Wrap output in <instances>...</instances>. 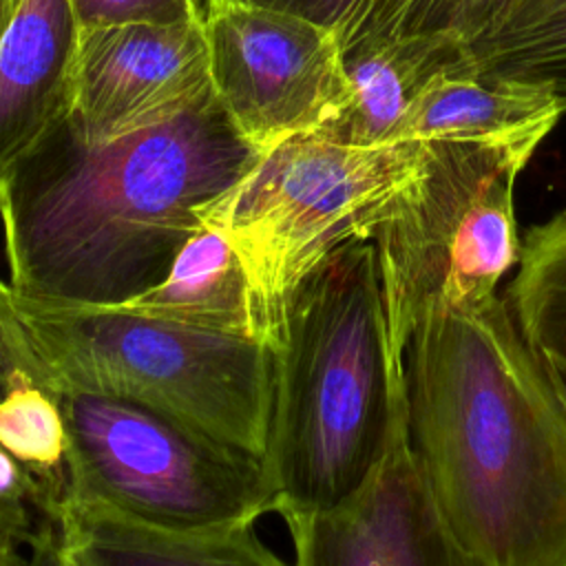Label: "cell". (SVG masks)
I'll return each instance as SVG.
<instances>
[{"instance_id":"cell-16","label":"cell","mask_w":566,"mask_h":566,"mask_svg":"<svg viewBox=\"0 0 566 566\" xmlns=\"http://www.w3.org/2000/svg\"><path fill=\"white\" fill-rule=\"evenodd\" d=\"M471 71L537 86L566 111V0H511L464 42Z\"/></svg>"},{"instance_id":"cell-24","label":"cell","mask_w":566,"mask_h":566,"mask_svg":"<svg viewBox=\"0 0 566 566\" xmlns=\"http://www.w3.org/2000/svg\"><path fill=\"white\" fill-rule=\"evenodd\" d=\"M53 544H55V524L44 522L42 528L38 531L35 539L29 544V548H31L29 566H51Z\"/></svg>"},{"instance_id":"cell-14","label":"cell","mask_w":566,"mask_h":566,"mask_svg":"<svg viewBox=\"0 0 566 566\" xmlns=\"http://www.w3.org/2000/svg\"><path fill=\"white\" fill-rule=\"evenodd\" d=\"M347 102L316 135L340 144L400 142V126L420 88L464 57V44L436 38H394L340 49Z\"/></svg>"},{"instance_id":"cell-9","label":"cell","mask_w":566,"mask_h":566,"mask_svg":"<svg viewBox=\"0 0 566 566\" xmlns=\"http://www.w3.org/2000/svg\"><path fill=\"white\" fill-rule=\"evenodd\" d=\"M281 520L294 548L292 566H482L438 509L411 451L407 422L352 497Z\"/></svg>"},{"instance_id":"cell-4","label":"cell","mask_w":566,"mask_h":566,"mask_svg":"<svg viewBox=\"0 0 566 566\" xmlns=\"http://www.w3.org/2000/svg\"><path fill=\"white\" fill-rule=\"evenodd\" d=\"M13 298L55 391L133 400L263 458L276 374L270 343L126 305H49L15 292Z\"/></svg>"},{"instance_id":"cell-22","label":"cell","mask_w":566,"mask_h":566,"mask_svg":"<svg viewBox=\"0 0 566 566\" xmlns=\"http://www.w3.org/2000/svg\"><path fill=\"white\" fill-rule=\"evenodd\" d=\"M46 506L42 486L0 449V528L29 546L44 522Z\"/></svg>"},{"instance_id":"cell-19","label":"cell","mask_w":566,"mask_h":566,"mask_svg":"<svg viewBox=\"0 0 566 566\" xmlns=\"http://www.w3.org/2000/svg\"><path fill=\"white\" fill-rule=\"evenodd\" d=\"M511 0H367L338 35L340 49L394 38L469 42Z\"/></svg>"},{"instance_id":"cell-10","label":"cell","mask_w":566,"mask_h":566,"mask_svg":"<svg viewBox=\"0 0 566 566\" xmlns=\"http://www.w3.org/2000/svg\"><path fill=\"white\" fill-rule=\"evenodd\" d=\"M210 84L203 18L80 31L71 117L88 139L148 126Z\"/></svg>"},{"instance_id":"cell-17","label":"cell","mask_w":566,"mask_h":566,"mask_svg":"<svg viewBox=\"0 0 566 566\" xmlns=\"http://www.w3.org/2000/svg\"><path fill=\"white\" fill-rule=\"evenodd\" d=\"M504 296L537 354L566 369V210L528 230Z\"/></svg>"},{"instance_id":"cell-25","label":"cell","mask_w":566,"mask_h":566,"mask_svg":"<svg viewBox=\"0 0 566 566\" xmlns=\"http://www.w3.org/2000/svg\"><path fill=\"white\" fill-rule=\"evenodd\" d=\"M544 363H546V367H548L551 380H553V385H555V389H557L562 402L566 405V369L559 367V365H553V363H548V360H544Z\"/></svg>"},{"instance_id":"cell-20","label":"cell","mask_w":566,"mask_h":566,"mask_svg":"<svg viewBox=\"0 0 566 566\" xmlns=\"http://www.w3.org/2000/svg\"><path fill=\"white\" fill-rule=\"evenodd\" d=\"M80 31L111 24H172L203 18L201 0H69Z\"/></svg>"},{"instance_id":"cell-28","label":"cell","mask_w":566,"mask_h":566,"mask_svg":"<svg viewBox=\"0 0 566 566\" xmlns=\"http://www.w3.org/2000/svg\"><path fill=\"white\" fill-rule=\"evenodd\" d=\"M51 566H73L69 562V557L62 553L60 544H57V533H55V544H53V555H51Z\"/></svg>"},{"instance_id":"cell-18","label":"cell","mask_w":566,"mask_h":566,"mask_svg":"<svg viewBox=\"0 0 566 566\" xmlns=\"http://www.w3.org/2000/svg\"><path fill=\"white\" fill-rule=\"evenodd\" d=\"M0 449L44 491L55 520L69 489V424L60 394L27 382L0 400Z\"/></svg>"},{"instance_id":"cell-5","label":"cell","mask_w":566,"mask_h":566,"mask_svg":"<svg viewBox=\"0 0 566 566\" xmlns=\"http://www.w3.org/2000/svg\"><path fill=\"white\" fill-rule=\"evenodd\" d=\"M427 155L429 142L356 146L316 133L287 137L261 155L208 217L243 263L261 340L276 345L298 283L334 248L369 239Z\"/></svg>"},{"instance_id":"cell-11","label":"cell","mask_w":566,"mask_h":566,"mask_svg":"<svg viewBox=\"0 0 566 566\" xmlns=\"http://www.w3.org/2000/svg\"><path fill=\"white\" fill-rule=\"evenodd\" d=\"M80 29L69 0H20L0 38V186L73 106Z\"/></svg>"},{"instance_id":"cell-3","label":"cell","mask_w":566,"mask_h":566,"mask_svg":"<svg viewBox=\"0 0 566 566\" xmlns=\"http://www.w3.org/2000/svg\"><path fill=\"white\" fill-rule=\"evenodd\" d=\"M263 467L272 513L352 497L407 422L405 367L389 340L371 239L325 254L292 292L279 338Z\"/></svg>"},{"instance_id":"cell-23","label":"cell","mask_w":566,"mask_h":566,"mask_svg":"<svg viewBox=\"0 0 566 566\" xmlns=\"http://www.w3.org/2000/svg\"><path fill=\"white\" fill-rule=\"evenodd\" d=\"M367 0H208L206 7L217 4H243L268 9L285 15L307 20L316 27L332 31L336 38L347 29V24L358 15Z\"/></svg>"},{"instance_id":"cell-2","label":"cell","mask_w":566,"mask_h":566,"mask_svg":"<svg viewBox=\"0 0 566 566\" xmlns=\"http://www.w3.org/2000/svg\"><path fill=\"white\" fill-rule=\"evenodd\" d=\"M411 451L482 566H566V405L504 294L433 307L407 338Z\"/></svg>"},{"instance_id":"cell-15","label":"cell","mask_w":566,"mask_h":566,"mask_svg":"<svg viewBox=\"0 0 566 566\" xmlns=\"http://www.w3.org/2000/svg\"><path fill=\"white\" fill-rule=\"evenodd\" d=\"M124 305L201 329L259 338L243 263L214 221H206L181 245L159 283Z\"/></svg>"},{"instance_id":"cell-6","label":"cell","mask_w":566,"mask_h":566,"mask_svg":"<svg viewBox=\"0 0 566 566\" xmlns=\"http://www.w3.org/2000/svg\"><path fill=\"white\" fill-rule=\"evenodd\" d=\"M537 146L429 142L418 179L371 232L394 352L433 307L471 305L497 292L520 263L515 181Z\"/></svg>"},{"instance_id":"cell-13","label":"cell","mask_w":566,"mask_h":566,"mask_svg":"<svg viewBox=\"0 0 566 566\" xmlns=\"http://www.w3.org/2000/svg\"><path fill=\"white\" fill-rule=\"evenodd\" d=\"M564 113V106L548 91L480 75L462 57L420 88L398 139L539 146Z\"/></svg>"},{"instance_id":"cell-29","label":"cell","mask_w":566,"mask_h":566,"mask_svg":"<svg viewBox=\"0 0 566 566\" xmlns=\"http://www.w3.org/2000/svg\"><path fill=\"white\" fill-rule=\"evenodd\" d=\"M0 566H29V557H11V559H0Z\"/></svg>"},{"instance_id":"cell-26","label":"cell","mask_w":566,"mask_h":566,"mask_svg":"<svg viewBox=\"0 0 566 566\" xmlns=\"http://www.w3.org/2000/svg\"><path fill=\"white\" fill-rule=\"evenodd\" d=\"M20 546H22V542H20L18 537H13L9 531L0 528V559H2V557L18 555V553H20Z\"/></svg>"},{"instance_id":"cell-21","label":"cell","mask_w":566,"mask_h":566,"mask_svg":"<svg viewBox=\"0 0 566 566\" xmlns=\"http://www.w3.org/2000/svg\"><path fill=\"white\" fill-rule=\"evenodd\" d=\"M27 382L51 387L49 374L42 367L18 316L13 287L0 281V400L13 387Z\"/></svg>"},{"instance_id":"cell-1","label":"cell","mask_w":566,"mask_h":566,"mask_svg":"<svg viewBox=\"0 0 566 566\" xmlns=\"http://www.w3.org/2000/svg\"><path fill=\"white\" fill-rule=\"evenodd\" d=\"M263 153L212 86L104 139L84 137L69 111L0 186L9 285L35 303L124 305L166 276Z\"/></svg>"},{"instance_id":"cell-12","label":"cell","mask_w":566,"mask_h":566,"mask_svg":"<svg viewBox=\"0 0 566 566\" xmlns=\"http://www.w3.org/2000/svg\"><path fill=\"white\" fill-rule=\"evenodd\" d=\"M53 524L73 566H287L254 524L172 528L75 497H64Z\"/></svg>"},{"instance_id":"cell-8","label":"cell","mask_w":566,"mask_h":566,"mask_svg":"<svg viewBox=\"0 0 566 566\" xmlns=\"http://www.w3.org/2000/svg\"><path fill=\"white\" fill-rule=\"evenodd\" d=\"M210 84L256 148L318 133L347 102L338 38L307 20L243 4L203 11Z\"/></svg>"},{"instance_id":"cell-27","label":"cell","mask_w":566,"mask_h":566,"mask_svg":"<svg viewBox=\"0 0 566 566\" xmlns=\"http://www.w3.org/2000/svg\"><path fill=\"white\" fill-rule=\"evenodd\" d=\"M20 0H0V38L4 33V29L9 27L13 13H15V7H18Z\"/></svg>"},{"instance_id":"cell-7","label":"cell","mask_w":566,"mask_h":566,"mask_svg":"<svg viewBox=\"0 0 566 566\" xmlns=\"http://www.w3.org/2000/svg\"><path fill=\"white\" fill-rule=\"evenodd\" d=\"M57 394L69 424L66 497L172 528L254 524L272 513L263 458L133 400Z\"/></svg>"}]
</instances>
